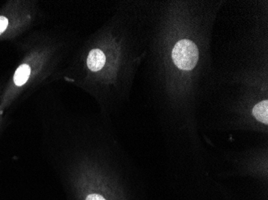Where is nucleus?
I'll list each match as a JSON object with an SVG mask.
<instances>
[{
  "label": "nucleus",
  "mask_w": 268,
  "mask_h": 200,
  "mask_svg": "<svg viewBox=\"0 0 268 200\" xmlns=\"http://www.w3.org/2000/svg\"><path fill=\"white\" fill-rule=\"evenodd\" d=\"M8 25V20L4 16H0V35L4 32Z\"/></svg>",
  "instance_id": "nucleus-5"
},
{
  "label": "nucleus",
  "mask_w": 268,
  "mask_h": 200,
  "mask_svg": "<svg viewBox=\"0 0 268 200\" xmlns=\"http://www.w3.org/2000/svg\"><path fill=\"white\" fill-rule=\"evenodd\" d=\"M254 117H255L258 121H260V123H264V124H268V101L264 100V101L260 102L259 104L254 107L253 111Z\"/></svg>",
  "instance_id": "nucleus-3"
},
{
  "label": "nucleus",
  "mask_w": 268,
  "mask_h": 200,
  "mask_svg": "<svg viewBox=\"0 0 268 200\" xmlns=\"http://www.w3.org/2000/svg\"><path fill=\"white\" fill-rule=\"evenodd\" d=\"M172 57L174 64L178 68L191 71L195 68L199 60V50L191 40L182 39L174 46Z\"/></svg>",
  "instance_id": "nucleus-1"
},
{
  "label": "nucleus",
  "mask_w": 268,
  "mask_h": 200,
  "mask_svg": "<svg viewBox=\"0 0 268 200\" xmlns=\"http://www.w3.org/2000/svg\"><path fill=\"white\" fill-rule=\"evenodd\" d=\"M106 58L104 53L100 49L92 50L87 58V65L92 71L101 70L105 64Z\"/></svg>",
  "instance_id": "nucleus-2"
},
{
  "label": "nucleus",
  "mask_w": 268,
  "mask_h": 200,
  "mask_svg": "<svg viewBox=\"0 0 268 200\" xmlns=\"http://www.w3.org/2000/svg\"><path fill=\"white\" fill-rule=\"evenodd\" d=\"M31 74V68L29 65L23 64L19 67L16 71H15V76H14V82L16 86H23L24 84H26L27 81L29 79Z\"/></svg>",
  "instance_id": "nucleus-4"
},
{
  "label": "nucleus",
  "mask_w": 268,
  "mask_h": 200,
  "mask_svg": "<svg viewBox=\"0 0 268 200\" xmlns=\"http://www.w3.org/2000/svg\"><path fill=\"white\" fill-rule=\"evenodd\" d=\"M86 200H106L105 199L103 198L100 195H97V194H92L89 195L86 198Z\"/></svg>",
  "instance_id": "nucleus-6"
}]
</instances>
